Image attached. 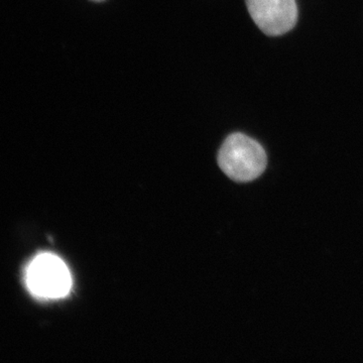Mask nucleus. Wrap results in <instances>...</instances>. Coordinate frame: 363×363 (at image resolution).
I'll use <instances>...</instances> for the list:
<instances>
[{"label":"nucleus","instance_id":"f257e3e1","mask_svg":"<svg viewBox=\"0 0 363 363\" xmlns=\"http://www.w3.org/2000/svg\"><path fill=\"white\" fill-rule=\"evenodd\" d=\"M218 164L222 171L234 181H253L267 168L266 150L250 136L233 133L222 143Z\"/></svg>","mask_w":363,"mask_h":363},{"label":"nucleus","instance_id":"20e7f679","mask_svg":"<svg viewBox=\"0 0 363 363\" xmlns=\"http://www.w3.org/2000/svg\"><path fill=\"white\" fill-rule=\"evenodd\" d=\"M95 1H102V0H95Z\"/></svg>","mask_w":363,"mask_h":363},{"label":"nucleus","instance_id":"7ed1b4c3","mask_svg":"<svg viewBox=\"0 0 363 363\" xmlns=\"http://www.w3.org/2000/svg\"><path fill=\"white\" fill-rule=\"evenodd\" d=\"M257 28L269 37L290 32L298 21L296 0H245Z\"/></svg>","mask_w":363,"mask_h":363},{"label":"nucleus","instance_id":"f03ea898","mask_svg":"<svg viewBox=\"0 0 363 363\" xmlns=\"http://www.w3.org/2000/svg\"><path fill=\"white\" fill-rule=\"evenodd\" d=\"M26 284L35 297L55 300L70 292L72 278L65 262L52 253H40L26 271Z\"/></svg>","mask_w":363,"mask_h":363}]
</instances>
